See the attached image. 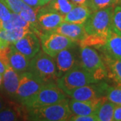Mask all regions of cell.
Here are the masks:
<instances>
[{"instance_id":"11","label":"cell","mask_w":121,"mask_h":121,"mask_svg":"<svg viewBox=\"0 0 121 121\" xmlns=\"http://www.w3.org/2000/svg\"><path fill=\"white\" fill-rule=\"evenodd\" d=\"M107 99L106 96H102L90 101H79L71 99L69 100V106L71 112L75 115L95 114L99 106Z\"/></svg>"},{"instance_id":"31","label":"cell","mask_w":121,"mask_h":121,"mask_svg":"<svg viewBox=\"0 0 121 121\" xmlns=\"http://www.w3.org/2000/svg\"><path fill=\"white\" fill-rule=\"evenodd\" d=\"M12 12L19 13L22 10L24 2L22 0H4Z\"/></svg>"},{"instance_id":"6","label":"cell","mask_w":121,"mask_h":121,"mask_svg":"<svg viewBox=\"0 0 121 121\" xmlns=\"http://www.w3.org/2000/svg\"><path fill=\"white\" fill-rule=\"evenodd\" d=\"M29 71L39 76L45 83L55 82L58 79L55 59L43 51H40L30 59Z\"/></svg>"},{"instance_id":"26","label":"cell","mask_w":121,"mask_h":121,"mask_svg":"<svg viewBox=\"0 0 121 121\" xmlns=\"http://www.w3.org/2000/svg\"><path fill=\"white\" fill-rule=\"evenodd\" d=\"M121 1V0H90L89 8L93 12L114 6Z\"/></svg>"},{"instance_id":"7","label":"cell","mask_w":121,"mask_h":121,"mask_svg":"<svg viewBox=\"0 0 121 121\" xmlns=\"http://www.w3.org/2000/svg\"><path fill=\"white\" fill-rule=\"evenodd\" d=\"M40 40L43 51L53 58L61 51L76 45V42L55 32H47L40 36Z\"/></svg>"},{"instance_id":"30","label":"cell","mask_w":121,"mask_h":121,"mask_svg":"<svg viewBox=\"0 0 121 121\" xmlns=\"http://www.w3.org/2000/svg\"><path fill=\"white\" fill-rule=\"evenodd\" d=\"M12 12L5 1L0 0V22L8 21L12 16Z\"/></svg>"},{"instance_id":"10","label":"cell","mask_w":121,"mask_h":121,"mask_svg":"<svg viewBox=\"0 0 121 121\" xmlns=\"http://www.w3.org/2000/svg\"><path fill=\"white\" fill-rule=\"evenodd\" d=\"M73 50L74 47L64 49L59 52L55 57L58 78L77 65H79Z\"/></svg>"},{"instance_id":"13","label":"cell","mask_w":121,"mask_h":121,"mask_svg":"<svg viewBox=\"0 0 121 121\" xmlns=\"http://www.w3.org/2000/svg\"><path fill=\"white\" fill-rule=\"evenodd\" d=\"M63 22L64 16L52 11L47 7L40 9L37 13V22L40 28L46 32H51L56 28Z\"/></svg>"},{"instance_id":"16","label":"cell","mask_w":121,"mask_h":121,"mask_svg":"<svg viewBox=\"0 0 121 121\" xmlns=\"http://www.w3.org/2000/svg\"><path fill=\"white\" fill-rule=\"evenodd\" d=\"M99 48L108 56L121 59V34L111 30L108 34L106 44Z\"/></svg>"},{"instance_id":"32","label":"cell","mask_w":121,"mask_h":121,"mask_svg":"<svg viewBox=\"0 0 121 121\" xmlns=\"http://www.w3.org/2000/svg\"><path fill=\"white\" fill-rule=\"evenodd\" d=\"M68 121H98L95 114L91 115H75L72 114Z\"/></svg>"},{"instance_id":"9","label":"cell","mask_w":121,"mask_h":121,"mask_svg":"<svg viewBox=\"0 0 121 121\" xmlns=\"http://www.w3.org/2000/svg\"><path fill=\"white\" fill-rule=\"evenodd\" d=\"M108 84L104 82L91 83L78 87L73 90L69 96L79 101H90L102 96H106Z\"/></svg>"},{"instance_id":"4","label":"cell","mask_w":121,"mask_h":121,"mask_svg":"<svg viewBox=\"0 0 121 121\" xmlns=\"http://www.w3.org/2000/svg\"><path fill=\"white\" fill-rule=\"evenodd\" d=\"M98 82L79 64L58 78L56 83L67 95H69L78 87Z\"/></svg>"},{"instance_id":"36","label":"cell","mask_w":121,"mask_h":121,"mask_svg":"<svg viewBox=\"0 0 121 121\" xmlns=\"http://www.w3.org/2000/svg\"><path fill=\"white\" fill-rule=\"evenodd\" d=\"M5 106H6V102H5L4 99L0 96V110L4 109Z\"/></svg>"},{"instance_id":"39","label":"cell","mask_w":121,"mask_h":121,"mask_svg":"<svg viewBox=\"0 0 121 121\" xmlns=\"http://www.w3.org/2000/svg\"><path fill=\"white\" fill-rule=\"evenodd\" d=\"M1 1H4V0H1Z\"/></svg>"},{"instance_id":"15","label":"cell","mask_w":121,"mask_h":121,"mask_svg":"<svg viewBox=\"0 0 121 121\" xmlns=\"http://www.w3.org/2000/svg\"><path fill=\"white\" fill-rule=\"evenodd\" d=\"M9 65L19 74L29 71L30 59L10 44L8 53Z\"/></svg>"},{"instance_id":"19","label":"cell","mask_w":121,"mask_h":121,"mask_svg":"<svg viewBox=\"0 0 121 121\" xmlns=\"http://www.w3.org/2000/svg\"><path fill=\"white\" fill-rule=\"evenodd\" d=\"M102 58L107 68L108 76L121 83V59H114L104 53Z\"/></svg>"},{"instance_id":"34","label":"cell","mask_w":121,"mask_h":121,"mask_svg":"<svg viewBox=\"0 0 121 121\" xmlns=\"http://www.w3.org/2000/svg\"><path fill=\"white\" fill-rule=\"evenodd\" d=\"M22 1L28 5L33 8L36 9L39 7H40V0H22Z\"/></svg>"},{"instance_id":"17","label":"cell","mask_w":121,"mask_h":121,"mask_svg":"<svg viewBox=\"0 0 121 121\" xmlns=\"http://www.w3.org/2000/svg\"><path fill=\"white\" fill-rule=\"evenodd\" d=\"M20 82V74L8 65L3 74V87L6 93L10 96H16Z\"/></svg>"},{"instance_id":"24","label":"cell","mask_w":121,"mask_h":121,"mask_svg":"<svg viewBox=\"0 0 121 121\" xmlns=\"http://www.w3.org/2000/svg\"><path fill=\"white\" fill-rule=\"evenodd\" d=\"M107 37L98 36V35H87L83 39L79 41L80 47H94L96 48H100L104 46L106 43Z\"/></svg>"},{"instance_id":"21","label":"cell","mask_w":121,"mask_h":121,"mask_svg":"<svg viewBox=\"0 0 121 121\" xmlns=\"http://www.w3.org/2000/svg\"><path fill=\"white\" fill-rule=\"evenodd\" d=\"M75 6V5L69 0H52L48 3L47 8L65 16Z\"/></svg>"},{"instance_id":"35","label":"cell","mask_w":121,"mask_h":121,"mask_svg":"<svg viewBox=\"0 0 121 121\" xmlns=\"http://www.w3.org/2000/svg\"><path fill=\"white\" fill-rule=\"evenodd\" d=\"M71 1L75 5H86L89 7L90 0H71Z\"/></svg>"},{"instance_id":"12","label":"cell","mask_w":121,"mask_h":121,"mask_svg":"<svg viewBox=\"0 0 121 121\" xmlns=\"http://www.w3.org/2000/svg\"><path fill=\"white\" fill-rule=\"evenodd\" d=\"M18 51L31 59L40 51V44L38 37L33 32H30L14 44Z\"/></svg>"},{"instance_id":"27","label":"cell","mask_w":121,"mask_h":121,"mask_svg":"<svg viewBox=\"0 0 121 121\" xmlns=\"http://www.w3.org/2000/svg\"><path fill=\"white\" fill-rule=\"evenodd\" d=\"M106 96L110 102L116 105H121V86H108Z\"/></svg>"},{"instance_id":"23","label":"cell","mask_w":121,"mask_h":121,"mask_svg":"<svg viewBox=\"0 0 121 121\" xmlns=\"http://www.w3.org/2000/svg\"><path fill=\"white\" fill-rule=\"evenodd\" d=\"M24 113L21 108L18 106H13L12 108H6V106L0 110V121H18Z\"/></svg>"},{"instance_id":"3","label":"cell","mask_w":121,"mask_h":121,"mask_svg":"<svg viewBox=\"0 0 121 121\" xmlns=\"http://www.w3.org/2000/svg\"><path fill=\"white\" fill-rule=\"evenodd\" d=\"M113 10L114 6H110L91 12L84 23L87 35L108 37L109 32L112 30Z\"/></svg>"},{"instance_id":"1","label":"cell","mask_w":121,"mask_h":121,"mask_svg":"<svg viewBox=\"0 0 121 121\" xmlns=\"http://www.w3.org/2000/svg\"><path fill=\"white\" fill-rule=\"evenodd\" d=\"M28 110V118L30 121H68L73 114L69 109V99L67 98L55 104Z\"/></svg>"},{"instance_id":"29","label":"cell","mask_w":121,"mask_h":121,"mask_svg":"<svg viewBox=\"0 0 121 121\" xmlns=\"http://www.w3.org/2000/svg\"><path fill=\"white\" fill-rule=\"evenodd\" d=\"M9 46L4 48H0V73L1 74H4L6 67L9 65L8 53L9 50Z\"/></svg>"},{"instance_id":"20","label":"cell","mask_w":121,"mask_h":121,"mask_svg":"<svg viewBox=\"0 0 121 121\" xmlns=\"http://www.w3.org/2000/svg\"><path fill=\"white\" fill-rule=\"evenodd\" d=\"M116 104L110 102L108 99L104 101L98 108L95 115L97 116L98 121H113L114 111Z\"/></svg>"},{"instance_id":"8","label":"cell","mask_w":121,"mask_h":121,"mask_svg":"<svg viewBox=\"0 0 121 121\" xmlns=\"http://www.w3.org/2000/svg\"><path fill=\"white\" fill-rule=\"evenodd\" d=\"M45 83L30 71L20 74V82L16 94V98L22 103L23 101L29 98L37 93Z\"/></svg>"},{"instance_id":"2","label":"cell","mask_w":121,"mask_h":121,"mask_svg":"<svg viewBox=\"0 0 121 121\" xmlns=\"http://www.w3.org/2000/svg\"><path fill=\"white\" fill-rule=\"evenodd\" d=\"M65 92L55 82L47 83L40 90L22 104L28 110L40 108L59 102L66 99Z\"/></svg>"},{"instance_id":"22","label":"cell","mask_w":121,"mask_h":121,"mask_svg":"<svg viewBox=\"0 0 121 121\" xmlns=\"http://www.w3.org/2000/svg\"><path fill=\"white\" fill-rule=\"evenodd\" d=\"M17 27H30L34 28L29 22L26 21L19 13H12V16L8 21L0 22V28L5 30H10Z\"/></svg>"},{"instance_id":"5","label":"cell","mask_w":121,"mask_h":121,"mask_svg":"<svg viewBox=\"0 0 121 121\" xmlns=\"http://www.w3.org/2000/svg\"><path fill=\"white\" fill-rule=\"evenodd\" d=\"M79 64L98 82L108 77V71L104 60L92 47L81 48Z\"/></svg>"},{"instance_id":"28","label":"cell","mask_w":121,"mask_h":121,"mask_svg":"<svg viewBox=\"0 0 121 121\" xmlns=\"http://www.w3.org/2000/svg\"><path fill=\"white\" fill-rule=\"evenodd\" d=\"M112 30L121 34V6L120 5L116 6L113 10Z\"/></svg>"},{"instance_id":"38","label":"cell","mask_w":121,"mask_h":121,"mask_svg":"<svg viewBox=\"0 0 121 121\" xmlns=\"http://www.w3.org/2000/svg\"><path fill=\"white\" fill-rule=\"evenodd\" d=\"M3 85V74L0 73V88Z\"/></svg>"},{"instance_id":"14","label":"cell","mask_w":121,"mask_h":121,"mask_svg":"<svg viewBox=\"0 0 121 121\" xmlns=\"http://www.w3.org/2000/svg\"><path fill=\"white\" fill-rule=\"evenodd\" d=\"M51 32H57L68 37L69 39H71L75 42H79L87 35L84 28V24H73L65 22H62L56 28Z\"/></svg>"},{"instance_id":"18","label":"cell","mask_w":121,"mask_h":121,"mask_svg":"<svg viewBox=\"0 0 121 121\" xmlns=\"http://www.w3.org/2000/svg\"><path fill=\"white\" fill-rule=\"evenodd\" d=\"M91 9L86 5H75L64 16V22L84 24L91 13Z\"/></svg>"},{"instance_id":"37","label":"cell","mask_w":121,"mask_h":121,"mask_svg":"<svg viewBox=\"0 0 121 121\" xmlns=\"http://www.w3.org/2000/svg\"><path fill=\"white\" fill-rule=\"evenodd\" d=\"M52 0H40V6H44L45 5L48 4L49 2H51Z\"/></svg>"},{"instance_id":"25","label":"cell","mask_w":121,"mask_h":121,"mask_svg":"<svg viewBox=\"0 0 121 121\" xmlns=\"http://www.w3.org/2000/svg\"><path fill=\"white\" fill-rule=\"evenodd\" d=\"M36 9L33 8L32 7H30L29 5H28L26 4H23L22 10L21 12L19 13V14L22 16L26 21L29 22L30 24L35 28V27H36L38 25V22H37V13L35 11Z\"/></svg>"},{"instance_id":"33","label":"cell","mask_w":121,"mask_h":121,"mask_svg":"<svg viewBox=\"0 0 121 121\" xmlns=\"http://www.w3.org/2000/svg\"><path fill=\"white\" fill-rule=\"evenodd\" d=\"M113 121H121V105H116L114 111Z\"/></svg>"}]
</instances>
